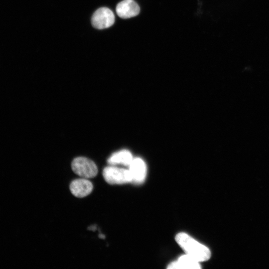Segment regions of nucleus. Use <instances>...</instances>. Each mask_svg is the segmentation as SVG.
Returning a JSON list of instances; mask_svg holds the SVG:
<instances>
[{"mask_svg":"<svg viewBox=\"0 0 269 269\" xmlns=\"http://www.w3.org/2000/svg\"><path fill=\"white\" fill-rule=\"evenodd\" d=\"M175 240L186 254L198 262H203L211 257V252L208 248L199 243L185 233H179L175 236Z\"/></svg>","mask_w":269,"mask_h":269,"instance_id":"f257e3e1","label":"nucleus"},{"mask_svg":"<svg viewBox=\"0 0 269 269\" xmlns=\"http://www.w3.org/2000/svg\"><path fill=\"white\" fill-rule=\"evenodd\" d=\"M71 167L75 173L84 178L95 177L98 173V168L95 162L85 157L74 158Z\"/></svg>","mask_w":269,"mask_h":269,"instance_id":"f03ea898","label":"nucleus"},{"mask_svg":"<svg viewBox=\"0 0 269 269\" xmlns=\"http://www.w3.org/2000/svg\"><path fill=\"white\" fill-rule=\"evenodd\" d=\"M103 176L109 184H123L132 181L129 169L120 168L115 165L107 166L103 169Z\"/></svg>","mask_w":269,"mask_h":269,"instance_id":"7ed1b4c3","label":"nucleus"},{"mask_svg":"<svg viewBox=\"0 0 269 269\" xmlns=\"http://www.w3.org/2000/svg\"><path fill=\"white\" fill-rule=\"evenodd\" d=\"M115 22V15L109 8L103 7L96 10L93 13L91 23L97 29H102L111 26Z\"/></svg>","mask_w":269,"mask_h":269,"instance_id":"20e7f679","label":"nucleus"},{"mask_svg":"<svg viewBox=\"0 0 269 269\" xmlns=\"http://www.w3.org/2000/svg\"><path fill=\"white\" fill-rule=\"evenodd\" d=\"M93 185L87 178H78L73 180L70 184V190L75 197L83 198L89 195L92 191Z\"/></svg>","mask_w":269,"mask_h":269,"instance_id":"39448f33","label":"nucleus"},{"mask_svg":"<svg viewBox=\"0 0 269 269\" xmlns=\"http://www.w3.org/2000/svg\"><path fill=\"white\" fill-rule=\"evenodd\" d=\"M116 10L119 17L129 18L137 15L140 8L134 0H123L117 4Z\"/></svg>","mask_w":269,"mask_h":269,"instance_id":"423d86ee","label":"nucleus"},{"mask_svg":"<svg viewBox=\"0 0 269 269\" xmlns=\"http://www.w3.org/2000/svg\"><path fill=\"white\" fill-rule=\"evenodd\" d=\"M132 181L135 183H141L145 179L146 167L144 161L140 158H134L129 166Z\"/></svg>","mask_w":269,"mask_h":269,"instance_id":"0eeeda50","label":"nucleus"},{"mask_svg":"<svg viewBox=\"0 0 269 269\" xmlns=\"http://www.w3.org/2000/svg\"><path fill=\"white\" fill-rule=\"evenodd\" d=\"M199 262L187 254L180 256L176 261L170 263L168 269H200Z\"/></svg>","mask_w":269,"mask_h":269,"instance_id":"6e6552de","label":"nucleus"},{"mask_svg":"<svg viewBox=\"0 0 269 269\" xmlns=\"http://www.w3.org/2000/svg\"><path fill=\"white\" fill-rule=\"evenodd\" d=\"M134 157L131 152L123 149L113 153L108 159V163L111 165L122 164L129 166Z\"/></svg>","mask_w":269,"mask_h":269,"instance_id":"1a4fd4ad","label":"nucleus"},{"mask_svg":"<svg viewBox=\"0 0 269 269\" xmlns=\"http://www.w3.org/2000/svg\"><path fill=\"white\" fill-rule=\"evenodd\" d=\"M97 229L96 226L94 225L89 227L88 229L90 230L95 231Z\"/></svg>","mask_w":269,"mask_h":269,"instance_id":"9d476101","label":"nucleus"},{"mask_svg":"<svg viewBox=\"0 0 269 269\" xmlns=\"http://www.w3.org/2000/svg\"><path fill=\"white\" fill-rule=\"evenodd\" d=\"M99 237L101 239H105V236L103 234L99 235Z\"/></svg>","mask_w":269,"mask_h":269,"instance_id":"9b49d317","label":"nucleus"}]
</instances>
